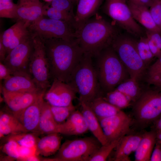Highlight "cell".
Here are the masks:
<instances>
[{"label":"cell","instance_id":"cell-1","mask_svg":"<svg viewBox=\"0 0 161 161\" xmlns=\"http://www.w3.org/2000/svg\"><path fill=\"white\" fill-rule=\"evenodd\" d=\"M42 40L51 78L67 83L84 52L76 39L72 41L56 38Z\"/></svg>","mask_w":161,"mask_h":161},{"label":"cell","instance_id":"cell-2","mask_svg":"<svg viewBox=\"0 0 161 161\" xmlns=\"http://www.w3.org/2000/svg\"><path fill=\"white\" fill-rule=\"evenodd\" d=\"M119 34L116 28L102 18L96 16L75 30V39L84 53L97 56L110 46Z\"/></svg>","mask_w":161,"mask_h":161},{"label":"cell","instance_id":"cell-3","mask_svg":"<svg viewBox=\"0 0 161 161\" xmlns=\"http://www.w3.org/2000/svg\"><path fill=\"white\" fill-rule=\"evenodd\" d=\"M95 67L101 90L105 93L130 78L126 68L110 46L97 56Z\"/></svg>","mask_w":161,"mask_h":161},{"label":"cell","instance_id":"cell-4","mask_svg":"<svg viewBox=\"0 0 161 161\" xmlns=\"http://www.w3.org/2000/svg\"><path fill=\"white\" fill-rule=\"evenodd\" d=\"M92 57L84 53L67 83L78 94L79 102L87 104L100 95L101 90Z\"/></svg>","mask_w":161,"mask_h":161},{"label":"cell","instance_id":"cell-5","mask_svg":"<svg viewBox=\"0 0 161 161\" xmlns=\"http://www.w3.org/2000/svg\"><path fill=\"white\" fill-rule=\"evenodd\" d=\"M110 46L126 68L130 78L139 82L145 75L147 67L139 55L136 41L119 34Z\"/></svg>","mask_w":161,"mask_h":161},{"label":"cell","instance_id":"cell-6","mask_svg":"<svg viewBox=\"0 0 161 161\" xmlns=\"http://www.w3.org/2000/svg\"><path fill=\"white\" fill-rule=\"evenodd\" d=\"M155 88L143 91L134 103L133 115L140 127L154 123L161 116V88Z\"/></svg>","mask_w":161,"mask_h":161},{"label":"cell","instance_id":"cell-7","mask_svg":"<svg viewBox=\"0 0 161 161\" xmlns=\"http://www.w3.org/2000/svg\"><path fill=\"white\" fill-rule=\"evenodd\" d=\"M33 49L30 58L28 71L38 91L45 93L51 85V78L44 44L38 36H32Z\"/></svg>","mask_w":161,"mask_h":161},{"label":"cell","instance_id":"cell-8","mask_svg":"<svg viewBox=\"0 0 161 161\" xmlns=\"http://www.w3.org/2000/svg\"><path fill=\"white\" fill-rule=\"evenodd\" d=\"M101 145L94 136L68 140L61 145L54 158L55 161H89Z\"/></svg>","mask_w":161,"mask_h":161},{"label":"cell","instance_id":"cell-9","mask_svg":"<svg viewBox=\"0 0 161 161\" xmlns=\"http://www.w3.org/2000/svg\"><path fill=\"white\" fill-rule=\"evenodd\" d=\"M29 29L32 36H38L42 40H75V30L71 24L64 21L46 18L44 16L30 23Z\"/></svg>","mask_w":161,"mask_h":161},{"label":"cell","instance_id":"cell-10","mask_svg":"<svg viewBox=\"0 0 161 161\" xmlns=\"http://www.w3.org/2000/svg\"><path fill=\"white\" fill-rule=\"evenodd\" d=\"M104 13L121 28L135 36L143 33L141 26L134 19L127 0H105Z\"/></svg>","mask_w":161,"mask_h":161},{"label":"cell","instance_id":"cell-11","mask_svg":"<svg viewBox=\"0 0 161 161\" xmlns=\"http://www.w3.org/2000/svg\"><path fill=\"white\" fill-rule=\"evenodd\" d=\"M33 46L31 35L7 55L3 63L10 69L12 75L18 73H29L28 65Z\"/></svg>","mask_w":161,"mask_h":161},{"label":"cell","instance_id":"cell-12","mask_svg":"<svg viewBox=\"0 0 161 161\" xmlns=\"http://www.w3.org/2000/svg\"><path fill=\"white\" fill-rule=\"evenodd\" d=\"M99 120L108 142L121 138L130 130L131 119L122 110L115 115Z\"/></svg>","mask_w":161,"mask_h":161},{"label":"cell","instance_id":"cell-13","mask_svg":"<svg viewBox=\"0 0 161 161\" xmlns=\"http://www.w3.org/2000/svg\"><path fill=\"white\" fill-rule=\"evenodd\" d=\"M76 93L69 84L54 79L44 94V99L50 105L66 106L72 103Z\"/></svg>","mask_w":161,"mask_h":161},{"label":"cell","instance_id":"cell-14","mask_svg":"<svg viewBox=\"0 0 161 161\" xmlns=\"http://www.w3.org/2000/svg\"><path fill=\"white\" fill-rule=\"evenodd\" d=\"M1 90L9 111L17 119L28 106L42 93L38 92H10Z\"/></svg>","mask_w":161,"mask_h":161},{"label":"cell","instance_id":"cell-15","mask_svg":"<svg viewBox=\"0 0 161 161\" xmlns=\"http://www.w3.org/2000/svg\"><path fill=\"white\" fill-rule=\"evenodd\" d=\"M45 93H41L33 103L24 110L18 119L27 132L38 134Z\"/></svg>","mask_w":161,"mask_h":161},{"label":"cell","instance_id":"cell-16","mask_svg":"<svg viewBox=\"0 0 161 161\" xmlns=\"http://www.w3.org/2000/svg\"><path fill=\"white\" fill-rule=\"evenodd\" d=\"M1 90L10 92H39L28 72L12 75L4 80Z\"/></svg>","mask_w":161,"mask_h":161},{"label":"cell","instance_id":"cell-17","mask_svg":"<svg viewBox=\"0 0 161 161\" xmlns=\"http://www.w3.org/2000/svg\"><path fill=\"white\" fill-rule=\"evenodd\" d=\"M86 121L80 112L76 110L66 121L59 124L58 133L67 135L83 134L88 131Z\"/></svg>","mask_w":161,"mask_h":161},{"label":"cell","instance_id":"cell-18","mask_svg":"<svg viewBox=\"0 0 161 161\" xmlns=\"http://www.w3.org/2000/svg\"><path fill=\"white\" fill-rule=\"evenodd\" d=\"M17 19L30 23L44 16V6L39 0H19Z\"/></svg>","mask_w":161,"mask_h":161},{"label":"cell","instance_id":"cell-19","mask_svg":"<svg viewBox=\"0 0 161 161\" xmlns=\"http://www.w3.org/2000/svg\"><path fill=\"white\" fill-rule=\"evenodd\" d=\"M142 134H127L123 137L115 148L114 160L131 161L129 156L136 150L142 138Z\"/></svg>","mask_w":161,"mask_h":161},{"label":"cell","instance_id":"cell-20","mask_svg":"<svg viewBox=\"0 0 161 161\" xmlns=\"http://www.w3.org/2000/svg\"><path fill=\"white\" fill-rule=\"evenodd\" d=\"M103 0H78L74 16L75 30L80 28L96 13Z\"/></svg>","mask_w":161,"mask_h":161},{"label":"cell","instance_id":"cell-21","mask_svg":"<svg viewBox=\"0 0 161 161\" xmlns=\"http://www.w3.org/2000/svg\"><path fill=\"white\" fill-rule=\"evenodd\" d=\"M79 103L81 107L80 111L86 121L89 130L102 145L106 144L108 141L99 119L88 104L83 102Z\"/></svg>","mask_w":161,"mask_h":161},{"label":"cell","instance_id":"cell-22","mask_svg":"<svg viewBox=\"0 0 161 161\" xmlns=\"http://www.w3.org/2000/svg\"><path fill=\"white\" fill-rule=\"evenodd\" d=\"M157 141L154 129L145 132L135 151V161H149Z\"/></svg>","mask_w":161,"mask_h":161},{"label":"cell","instance_id":"cell-23","mask_svg":"<svg viewBox=\"0 0 161 161\" xmlns=\"http://www.w3.org/2000/svg\"><path fill=\"white\" fill-rule=\"evenodd\" d=\"M127 2L133 17L137 22L141 24L146 30L161 33L154 21L148 7Z\"/></svg>","mask_w":161,"mask_h":161},{"label":"cell","instance_id":"cell-24","mask_svg":"<svg viewBox=\"0 0 161 161\" xmlns=\"http://www.w3.org/2000/svg\"><path fill=\"white\" fill-rule=\"evenodd\" d=\"M61 140L58 133L47 134L39 139L36 145V154L48 157L54 154L59 150Z\"/></svg>","mask_w":161,"mask_h":161},{"label":"cell","instance_id":"cell-25","mask_svg":"<svg viewBox=\"0 0 161 161\" xmlns=\"http://www.w3.org/2000/svg\"><path fill=\"white\" fill-rule=\"evenodd\" d=\"M25 132H27L22 125L9 110L8 112H0V138L10 135Z\"/></svg>","mask_w":161,"mask_h":161},{"label":"cell","instance_id":"cell-26","mask_svg":"<svg viewBox=\"0 0 161 161\" xmlns=\"http://www.w3.org/2000/svg\"><path fill=\"white\" fill-rule=\"evenodd\" d=\"M59 126L53 118L50 105L44 100L38 124V134L47 135L58 133Z\"/></svg>","mask_w":161,"mask_h":161},{"label":"cell","instance_id":"cell-27","mask_svg":"<svg viewBox=\"0 0 161 161\" xmlns=\"http://www.w3.org/2000/svg\"><path fill=\"white\" fill-rule=\"evenodd\" d=\"M87 104L99 120L114 115L121 111L106 101L101 95L97 97Z\"/></svg>","mask_w":161,"mask_h":161},{"label":"cell","instance_id":"cell-28","mask_svg":"<svg viewBox=\"0 0 161 161\" xmlns=\"http://www.w3.org/2000/svg\"><path fill=\"white\" fill-rule=\"evenodd\" d=\"M139 82L130 78L120 83L115 89L124 94L134 103L143 91Z\"/></svg>","mask_w":161,"mask_h":161},{"label":"cell","instance_id":"cell-29","mask_svg":"<svg viewBox=\"0 0 161 161\" xmlns=\"http://www.w3.org/2000/svg\"><path fill=\"white\" fill-rule=\"evenodd\" d=\"M102 97L106 101L121 110L129 106L132 103L124 94L116 89L106 93L105 95Z\"/></svg>","mask_w":161,"mask_h":161},{"label":"cell","instance_id":"cell-30","mask_svg":"<svg viewBox=\"0 0 161 161\" xmlns=\"http://www.w3.org/2000/svg\"><path fill=\"white\" fill-rule=\"evenodd\" d=\"M35 134L29 132H22L8 135L4 137L5 140L14 141L21 146L33 148L36 147V144L39 139Z\"/></svg>","mask_w":161,"mask_h":161},{"label":"cell","instance_id":"cell-31","mask_svg":"<svg viewBox=\"0 0 161 161\" xmlns=\"http://www.w3.org/2000/svg\"><path fill=\"white\" fill-rule=\"evenodd\" d=\"M29 24L30 23L23 20L17 19L15 23L0 34V39L7 51L13 38L24 27Z\"/></svg>","mask_w":161,"mask_h":161},{"label":"cell","instance_id":"cell-32","mask_svg":"<svg viewBox=\"0 0 161 161\" xmlns=\"http://www.w3.org/2000/svg\"><path fill=\"white\" fill-rule=\"evenodd\" d=\"M43 13L49 18L68 22L75 28L74 17L67 13L46 5L43 6Z\"/></svg>","mask_w":161,"mask_h":161},{"label":"cell","instance_id":"cell-33","mask_svg":"<svg viewBox=\"0 0 161 161\" xmlns=\"http://www.w3.org/2000/svg\"><path fill=\"white\" fill-rule=\"evenodd\" d=\"M50 107L53 118L59 124L64 123L71 113L76 110L75 106L73 103L66 106H55L50 105Z\"/></svg>","mask_w":161,"mask_h":161},{"label":"cell","instance_id":"cell-34","mask_svg":"<svg viewBox=\"0 0 161 161\" xmlns=\"http://www.w3.org/2000/svg\"><path fill=\"white\" fill-rule=\"evenodd\" d=\"M121 138L108 142L106 144L101 145L90 158L89 161H106L112 150L116 148Z\"/></svg>","mask_w":161,"mask_h":161},{"label":"cell","instance_id":"cell-35","mask_svg":"<svg viewBox=\"0 0 161 161\" xmlns=\"http://www.w3.org/2000/svg\"><path fill=\"white\" fill-rule=\"evenodd\" d=\"M136 46L140 57L147 67L155 57L150 49L146 37L141 36L139 40L136 41Z\"/></svg>","mask_w":161,"mask_h":161},{"label":"cell","instance_id":"cell-36","mask_svg":"<svg viewBox=\"0 0 161 161\" xmlns=\"http://www.w3.org/2000/svg\"><path fill=\"white\" fill-rule=\"evenodd\" d=\"M18 4L11 1L0 0V17L17 19Z\"/></svg>","mask_w":161,"mask_h":161},{"label":"cell","instance_id":"cell-37","mask_svg":"<svg viewBox=\"0 0 161 161\" xmlns=\"http://www.w3.org/2000/svg\"><path fill=\"white\" fill-rule=\"evenodd\" d=\"M5 141L6 143L2 147L3 152L8 157L19 160L21 146L14 141L11 140Z\"/></svg>","mask_w":161,"mask_h":161},{"label":"cell","instance_id":"cell-38","mask_svg":"<svg viewBox=\"0 0 161 161\" xmlns=\"http://www.w3.org/2000/svg\"><path fill=\"white\" fill-rule=\"evenodd\" d=\"M50 6L67 13L74 17L73 13V3L70 0H53L49 3Z\"/></svg>","mask_w":161,"mask_h":161},{"label":"cell","instance_id":"cell-39","mask_svg":"<svg viewBox=\"0 0 161 161\" xmlns=\"http://www.w3.org/2000/svg\"><path fill=\"white\" fill-rule=\"evenodd\" d=\"M161 0H155L149 7L154 21L161 32Z\"/></svg>","mask_w":161,"mask_h":161},{"label":"cell","instance_id":"cell-40","mask_svg":"<svg viewBox=\"0 0 161 161\" xmlns=\"http://www.w3.org/2000/svg\"><path fill=\"white\" fill-rule=\"evenodd\" d=\"M148 72L147 76L154 75L161 73V55L149 66Z\"/></svg>","mask_w":161,"mask_h":161},{"label":"cell","instance_id":"cell-41","mask_svg":"<svg viewBox=\"0 0 161 161\" xmlns=\"http://www.w3.org/2000/svg\"><path fill=\"white\" fill-rule=\"evenodd\" d=\"M150 161H161V142L157 139Z\"/></svg>","mask_w":161,"mask_h":161},{"label":"cell","instance_id":"cell-42","mask_svg":"<svg viewBox=\"0 0 161 161\" xmlns=\"http://www.w3.org/2000/svg\"><path fill=\"white\" fill-rule=\"evenodd\" d=\"M146 36L152 39L161 50V33L146 30Z\"/></svg>","mask_w":161,"mask_h":161},{"label":"cell","instance_id":"cell-43","mask_svg":"<svg viewBox=\"0 0 161 161\" xmlns=\"http://www.w3.org/2000/svg\"><path fill=\"white\" fill-rule=\"evenodd\" d=\"M150 49L155 57L157 58L161 55V50L151 38L146 37Z\"/></svg>","mask_w":161,"mask_h":161},{"label":"cell","instance_id":"cell-44","mask_svg":"<svg viewBox=\"0 0 161 161\" xmlns=\"http://www.w3.org/2000/svg\"><path fill=\"white\" fill-rule=\"evenodd\" d=\"M12 75L10 69L3 62H0V79L4 80Z\"/></svg>","mask_w":161,"mask_h":161},{"label":"cell","instance_id":"cell-45","mask_svg":"<svg viewBox=\"0 0 161 161\" xmlns=\"http://www.w3.org/2000/svg\"><path fill=\"white\" fill-rule=\"evenodd\" d=\"M147 81L149 84L161 88V73L154 75L147 76Z\"/></svg>","mask_w":161,"mask_h":161},{"label":"cell","instance_id":"cell-46","mask_svg":"<svg viewBox=\"0 0 161 161\" xmlns=\"http://www.w3.org/2000/svg\"><path fill=\"white\" fill-rule=\"evenodd\" d=\"M155 0H127V1L137 5L150 7Z\"/></svg>","mask_w":161,"mask_h":161},{"label":"cell","instance_id":"cell-47","mask_svg":"<svg viewBox=\"0 0 161 161\" xmlns=\"http://www.w3.org/2000/svg\"><path fill=\"white\" fill-rule=\"evenodd\" d=\"M7 55L6 49L0 39V61L3 62Z\"/></svg>","mask_w":161,"mask_h":161},{"label":"cell","instance_id":"cell-48","mask_svg":"<svg viewBox=\"0 0 161 161\" xmlns=\"http://www.w3.org/2000/svg\"><path fill=\"white\" fill-rule=\"evenodd\" d=\"M154 124V129L161 130V116Z\"/></svg>","mask_w":161,"mask_h":161},{"label":"cell","instance_id":"cell-49","mask_svg":"<svg viewBox=\"0 0 161 161\" xmlns=\"http://www.w3.org/2000/svg\"><path fill=\"white\" fill-rule=\"evenodd\" d=\"M154 130L156 131L157 139L161 142V130Z\"/></svg>","mask_w":161,"mask_h":161},{"label":"cell","instance_id":"cell-50","mask_svg":"<svg viewBox=\"0 0 161 161\" xmlns=\"http://www.w3.org/2000/svg\"><path fill=\"white\" fill-rule=\"evenodd\" d=\"M70 0L73 4L77 2L78 0Z\"/></svg>","mask_w":161,"mask_h":161},{"label":"cell","instance_id":"cell-51","mask_svg":"<svg viewBox=\"0 0 161 161\" xmlns=\"http://www.w3.org/2000/svg\"><path fill=\"white\" fill-rule=\"evenodd\" d=\"M43 0L46 2L49 3L50 2H51L53 0Z\"/></svg>","mask_w":161,"mask_h":161},{"label":"cell","instance_id":"cell-52","mask_svg":"<svg viewBox=\"0 0 161 161\" xmlns=\"http://www.w3.org/2000/svg\"><path fill=\"white\" fill-rule=\"evenodd\" d=\"M7 0L11 1L12 0Z\"/></svg>","mask_w":161,"mask_h":161},{"label":"cell","instance_id":"cell-53","mask_svg":"<svg viewBox=\"0 0 161 161\" xmlns=\"http://www.w3.org/2000/svg\"></svg>","mask_w":161,"mask_h":161}]
</instances>
